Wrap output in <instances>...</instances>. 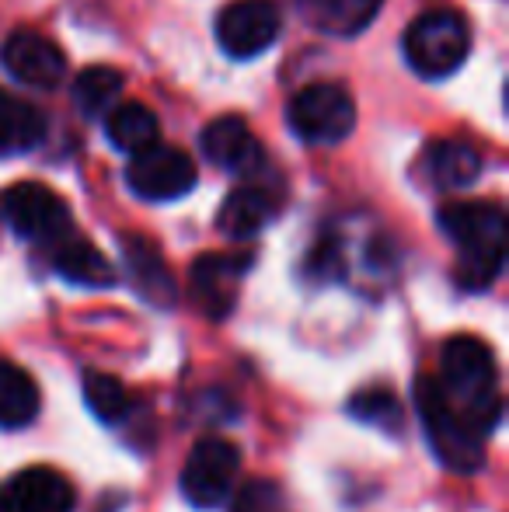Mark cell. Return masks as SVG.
<instances>
[{
	"label": "cell",
	"mask_w": 509,
	"mask_h": 512,
	"mask_svg": "<svg viewBox=\"0 0 509 512\" xmlns=\"http://www.w3.org/2000/svg\"><path fill=\"white\" fill-rule=\"evenodd\" d=\"M426 175L436 189L454 192V189H468L478 175H482V154H478L471 143L464 140H436L426 147Z\"/></svg>",
	"instance_id": "9a60e30c"
},
{
	"label": "cell",
	"mask_w": 509,
	"mask_h": 512,
	"mask_svg": "<svg viewBox=\"0 0 509 512\" xmlns=\"http://www.w3.org/2000/svg\"><path fill=\"white\" fill-rule=\"evenodd\" d=\"M440 230L457 248V283L464 290H485L503 272L506 213L496 203H447L440 209Z\"/></svg>",
	"instance_id": "7a4b0ae2"
},
{
	"label": "cell",
	"mask_w": 509,
	"mask_h": 512,
	"mask_svg": "<svg viewBox=\"0 0 509 512\" xmlns=\"http://www.w3.org/2000/svg\"><path fill=\"white\" fill-rule=\"evenodd\" d=\"M203 143L206 161H213L224 171H238V175H248L262 164V147L255 143L252 129L241 115H220L199 136Z\"/></svg>",
	"instance_id": "4fadbf2b"
},
{
	"label": "cell",
	"mask_w": 509,
	"mask_h": 512,
	"mask_svg": "<svg viewBox=\"0 0 509 512\" xmlns=\"http://www.w3.org/2000/svg\"><path fill=\"white\" fill-rule=\"evenodd\" d=\"M471 28L464 14L450 7L426 11L405 32V60L422 77H447L468 60Z\"/></svg>",
	"instance_id": "3957f363"
},
{
	"label": "cell",
	"mask_w": 509,
	"mask_h": 512,
	"mask_svg": "<svg viewBox=\"0 0 509 512\" xmlns=\"http://www.w3.org/2000/svg\"><path fill=\"white\" fill-rule=\"evenodd\" d=\"M39 415V387L21 366L0 363V429H21Z\"/></svg>",
	"instance_id": "44dd1931"
},
{
	"label": "cell",
	"mask_w": 509,
	"mask_h": 512,
	"mask_svg": "<svg viewBox=\"0 0 509 512\" xmlns=\"http://www.w3.org/2000/svg\"><path fill=\"white\" fill-rule=\"evenodd\" d=\"M74 485L53 467H25L0 485V512H74Z\"/></svg>",
	"instance_id": "7c38bea8"
},
{
	"label": "cell",
	"mask_w": 509,
	"mask_h": 512,
	"mask_svg": "<svg viewBox=\"0 0 509 512\" xmlns=\"http://www.w3.org/2000/svg\"><path fill=\"white\" fill-rule=\"evenodd\" d=\"M440 394L450 408L461 415L475 436H489L492 425L503 415L499 401V363L489 342L478 335H454L447 338L440 352Z\"/></svg>",
	"instance_id": "6da1fadb"
},
{
	"label": "cell",
	"mask_w": 509,
	"mask_h": 512,
	"mask_svg": "<svg viewBox=\"0 0 509 512\" xmlns=\"http://www.w3.org/2000/svg\"><path fill=\"white\" fill-rule=\"evenodd\" d=\"M231 512H286L283 492L272 481H248L238 495H234Z\"/></svg>",
	"instance_id": "d4e9b609"
},
{
	"label": "cell",
	"mask_w": 509,
	"mask_h": 512,
	"mask_svg": "<svg viewBox=\"0 0 509 512\" xmlns=\"http://www.w3.org/2000/svg\"><path fill=\"white\" fill-rule=\"evenodd\" d=\"M105 133H109V143L126 154H140V150L154 147L157 133H161V122L150 112L147 105L140 102H123L109 112L105 119Z\"/></svg>",
	"instance_id": "ffe728a7"
},
{
	"label": "cell",
	"mask_w": 509,
	"mask_h": 512,
	"mask_svg": "<svg viewBox=\"0 0 509 512\" xmlns=\"http://www.w3.org/2000/svg\"><path fill=\"white\" fill-rule=\"evenodd\" d=\"M349 411L356 418H363V422L381 425L387 432H401V405L387 387H367V391H360L349 401Z\"/></svg>",
	"instance_id": "cb8c5ba5"
},
{
	"label": "cell",
	"mask_w": 509,
	"mask_h": 512,
	"mask_svg": "<svg viewBox=\"0 0 509 512\" xmlns=\"http://www.w3.org/2000/svg\"><path fill=\"white\" fill-rule=\"evenodd\" d=\"M384 0H300V11L311 25L328 35H356L374 21Z\"/></svg>",
	"instance_id": "d6986e66"
},
{
	"label": "cell",
	"mask_w": 509,
	"mask_h": 512,
	"mask_svg": "<svg viewBox=\"0 0 509 512\" xmlns=\"http://www.w3.org/2000/svg\"><path fill=\"white\" fill-rule=\"evenodd\" d=\"M123 95V74L116 67H88L74 81V102L84 115L112 112Z\"/></svg>",
	"instance_id": "7402d4cb"
},
{
	"label": "cell",
	"mask_w": 509,
	"mask_h": 512,
	"mask_svg": "<svg viewBox=\"0 0 509 512\" xmlns=\"http://www.w3.org/2000/svg\"><path fill=\"white\" fill-rule=\"evenodd\" d=\"M252 269V255H203L192 262L189 293L192 304L206 317L220 321L238 304V290L245 272Z\"/></svg>",
	"instance_id": "30bf717a"
},
{
	"label": "cell",
	"mask_w": 509,
	"mask_h": 512,
	"mask_svg": "<svg viewBox=\"0 0 509 512\" xmlns=\"http://www.w3.org/2000/svg\"><path fill=\"white\" fill-rule=\"evenodd\" d=\"M49 258H53V269L77 286L105 290V286L116 283V269H112L109 258H105L95 244H88L77 234H67L63 241H56L53 248H49Z\"/></svg>",
	"instance_id": "5bb4252c"
},
{
	"label": "cell",
	"mask_w": 509,
	"mask_h": 512,
	"mask_svg": "<svg viewBox=\"0 0 509 512\" xmlns=\"http://www.w3.org/2000/svg\"><path fill=\"white\" fill-rule=\"evenodd\" d=\"M196 178V161L168 143H154V147L133 154V161L126 164V185L147 203L189 196Z\"/></svg>",
	"instance_id": "52a82bcc"
},
{
	"label": "cell",
	"mask_w": 509,
	"mask_h": 512,
	"mask_svg": "<svg viewBox=\"0 0 509 512\" xmlns=\"http://www.w3.org/2000/svg\"><path fill=\"white\" fill-rule=\"evenodd\" d=\"M46 133V115L0 88V157L25 154Z\"/></svg>",
	"instance_id": "ac0fdd59"
},
{
	"label": "cell",
	"mask_w": 509,
	"mask_h": 512,
	"mask_svg": "<svg viewBox=\"0 0 509 512\" xmlns=\"http://www.w3.org/2000/svg\"><path fill=\"white\" fill-rule=\"evenodd\" d=\"M126 265L129 276H133L136 290L157 307H168L175 300V279H171L164 258L157 255V248L150 241H140V237H129L126 241Z\"/></svg>",
	"instance_id": "e0dca14e"
},
{
	"label": "cell",
	"mask_w": 509,
	"mask_h": 512,
	"mask_svg": "<svg viewBox=\"0 0 509 512\" xmlns=\"http://www.w3.org/2000/svg\"><path fill=\"white\" fill-rule=\"evenodd\" d=\"M238 464L241 457L234 443H227L220 436L199 439L182 467V495L196 509H217L231 495Z\"/></svg>",
	"instance_id": "ba28073f"
},
{
	"label": "cell",
	"mask_w": 509,
	"mask_h": 512,
	"mask_svg": "<svg viewBox=\"0 0 509 512\" xmlns=\"http://www.w3.org/2000/svg\"><path fill=\"white\" fill-rule=\"evenodd\" d=\"M84 401H88V408L95 411L102 422H123L129 415V408H133L123 380L109 377V373H98V370L84 373Z\"/></svg>",
	"instance_id": "603a6c76"
},
{
	"label": "cell",
	"mask_w": 509,
	"mask_h": 512,
	"mask_svg": "<svg viewBox=\"0 0 509 512\" xmlns=\"http://www.w3.org/2000/svg\"><path fill=\"white\" fill-rule=\"evenodd\" d=\"M415 405H419L422 425H426L429 446H433L436 457H440L450 471L471 474L485 464V439L475 436V432L461 422V415L443 401L436 377L415 380Z\"/></svg>",
	"instance_id": "277c9868"
},
{
	"label": "cell",
	"mask_w": 509,
	"mask_h": 512,
	"mask_svg": "<svg viewBox=\"0 0 509 512\" xmlns=\"http://www.w3.org/2000/svg\"><path fill=\"white\" fill-rule=\"evenodd\" d=\"M0 220L18 237L46 244V248L74 234L67 203L42 182H18L0 192Z\"/></svg>",
	"instance_id": "5b68a950"
},
{
	"label": "cell",
	"mask_w": 509,
	"mask_h": 512,
	"mask_svg": "<svg viewBox=\"0 0 509 512\" xmlns=\"http://www.w3.org/2000/svg\"><path fill=\"white\" fill-rule=\"evenodd\" d=\"M283 14L276 0H234L217 18V42L234 60H252L276 42Z\"/></svg>",
	"instance_id": "9c48e42d"
},
{
	"label": "cell",
	"mask_w": 509,
	"mask_h": 512,
	"mask_svg": "<svg viewBox=\"0 0 509 512\" xmlns=\"http://www.w3.org/2000/svg\"><path fill=\"white\" fill-rule=\"evenodd\" d=\"M0 63L14 81L28 84V88H56L67 74L63 49L32 28H18L7 35L4 49H0Z\"/></svg>",
	"instance_id": "8fae6325"
},
{
	"label": "cell",
	"mask_w": 509,
	"mask_h": 512,
	"mask_svg": "<svg viewBox=\"0 0 509 512\" xmlns=\"http://www.w3.org/2000/svg\"><path fill=\"white\" fill-rule=\"evenodd\" d=\"M272 216H276V199L265 189L245 185V189H234L224 199V206L217 213V227L220 234L234 237V241H245V237H255Z\"/></svg>",
	"instance_id": "2e32d148"
},
{
	"label": "cell",
	"mask_w": 509,
	"mask_h": 512,
	"mask_svg": "<svg viewBox=\"0 0 509 512\" xmlns=\"http://www.w3.org/2000/svg\"><path fill=\"white\" fill-rule=\"evenodd\" d=\"M286 119L304 143H339L353 133L356 105L339 84H307L293 95Z\"/></svg>",
	"instance_id": "8992f818"
}]
</instances>
